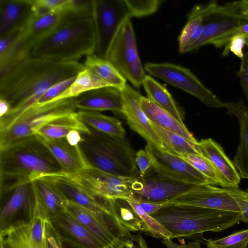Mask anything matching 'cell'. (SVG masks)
I'll use <instances>...</instances> for the list:
<instances>
[{"mask_svg": "<svg viewBox=\"0 0 248 248\" xmlns=\"http://www.w3.org/2000/svg\"><path fill=\"white\" fill-rule=\"evenodd\" d=\"M78 61L64 62L30 57L12 69L0 74V98L15 108L32 105L48 88L76 77L85 69Z\"/></svg>", "mask_w": 248, "mask_h": 248, "instance_id": "6da1fadb", "label": "cell"}, {"mask_svg": "<svg viewBox=\"0 0 248 248\" xmlns=\"http://www.w3.org/2000/svg\"><path fill=\"white\" fill-rule=\"evenodd\" d=\"M61 171L52 154L35 135L0 149L1 195L44 175Z\"/></svg>", "mask_w": 248, "mask_h": 248, "instance_id": "7a4b0ae2", "label": "cell"}, {"mask_svg": "<svg viewBox=\"0 0 248 248\" xmlns=\"http://www.w3.org/2000/svg\"><path fill=\"white\" fill-rule=\"evenodd\" d=\"M151 216L171 232L172 239L221 232L241 219L240 212L187 205L165 204Z\"/></svg>", "mask_w": 248, "mask_h": 248, "instance_id": "3957f363", "label": "cell"}, {"mask_svg": "<svg viewBox=\"0 0 248 248\" xmlns=\"http://www.w3.org/2000/svg\"><path fill=\"white\" fill-rule=\"evenodd\" d=\"M96 38L92 18L65 20L32 48L31 56L59 61H78L94 54Z\"/></svg>", "mask_w": 248, "mask_h": 248, "instance_id": "277c9868", "label": "cell"}, {"mask_svg": "<svg viewBox=\"0 0 248 248\" xmlns=\"http://www.w3.org/2000/svg\"><path fill=\"white\" fill-rule=\"evenodd\" d=\"M90 129V132L81 134L83 140L78 145L91 166L118 176H138L136 152L125 137L112 136Z\"/></svg>", "mask_w": 248, "mask_h": 248, "instance_id": "5b68a950", "label": "cell"}, {"mask_svg": "<svg viewBox=\"0 0 248 248\" xmlns=\"http://www.w3.org/2000/svg\"><path fill=\"white\" fill-rule=\"evenodd\" d=\"M31 186L28 217L0 229V248H49L48 236L53 224L34 182Z\"/></svg>", "mask_w": 248, "mask_h": 248, "instance_id": "8992f818", "label": "cell"}, {"mask_svg": "<svg viewBox=\"0 0 248 248\" xmlns=\"http://www.w3.org/2000/svg\"><path fill=\"white\" fill-rule=\"evenodd\" d=\"M75 98L35 104L0 131V149L18 140L34 135L37 130L51 120L75 111Z\"/></svg>", "mask_w": 248, "mask_h": 248, "instance_id": "52a82bcc", "label": "cell"}, {"mask_svg": "<svg viewBox=\"0 0 248 248\" xmlns=\"http://www.w3.org/2000/svg\"><path fill=\"white\" fill-rule=\"evenodd\" d=\"M64 174L88 195L101 202L106 203L110 200L126 201L133 197L132 187L136 177L114 175L91 165L77 173Z\"/></svg>", "mask_w": 248, "mask_h": 248, "instance_id": "ba28073f", "label": "cell"}, {"mask_svg": "<svg viewBox=\"0 0 248 248\" xmlns=\"http://www.w3.org/2000/svg\"><path fill=\"white\" fill-rule=\"evenodd\" d=\"M39 178L52 183L62 191L68 200L93 213L120 242H124L131 237L130 232L118 221L114 203L106 204L93 198L61 171L46 175Z\"/></svg>", "mask_w": 248, "mask_h": 248, "instance_id": "9c48e42d", "label": "cell"}, {"mask_svg": "<svg viewBox=\"0 0 248 248\" xmlns=\"http://www.w3.org/2000/svg\"><path fill=\"white\" fill-rule=\"evenodd\" d=\"M106 59L135 88L142 85L146 75L139 55L130 19L125 21L118 30Z\"/></svg>", "mask_w": 248, "mask_h": 248, "instance_id": "30bf717a", "label": "cell"}, {"mask_svg": "<svg viewBox=\"0 0 248 248\" xmlns=\"http://www.w3.org/2000/svg\"><path fill=\"white\" fill-rule=\"evenodd\" d=\"M131 17L125 0H93L92 18L96 38L94 55L106 59L118 30Z\"/></svg>", "mask_w": 248, "mask_h": 248, "instance_id": "8fae6325", "label": "cell"}, {"mask_svg": "<svg viewBox=\"0 0 248 248\" xmlns=\"http://www.w3.org/2000/svg\"><path fill=\"white\" fill-rule=\"evenodd\" d=\"M144 69L151 75L193 95L207 107H224V102L186 68L167 62H149L145 65Z\"/></svg>", "mask_w": 248, "mask_h": 248, "instance_id": "7c38bea8", "label": "cell"}, {"mask_svg": "<svg viewBox=\"0 0 248 248\" xmlns=\"http://www.w3.org/2000/svg\"><path fill=\"white\" fill-rule=\"evenodd\" d=\"M197 186L168 177L152 167L143 177L140 174L136 177L132 189L133 197L139 202L164 205Z\"/></svg>", "mask_w": 248, "mask_h": 248, "instance_id": "4fadbf2b", "label": "cell"}, {"mask_svg": "<svg viewBox=\"0 0 248 248\" xmlns=\"http://www.w3.org/2000/svg\"><path fill=\"white\" fill-rule=\"evenodd\" d=\"M240 190L239 188H219L213 185H198L164 205H187L240 212L236 202V197Z\"/></svg>", "mask_w": 248, "mask_h": 248, "instance_id": "5bb4252c", "label": "cell"}, {"mask_svg": "<svg viewBox=\"0 0 248 248\" xmlns=\"http://www.w3.org/2000/svg\"><path fill=\"white\" fill-rule=\"evenodd\" d=\"M145 150L151 155L153 168L158 173L170 178L197 185H216L180 156L163 151L147 143Z\"/></svg>", "mask_w": 248, "mask_h": 248, "instance_id": "9a60e30c", "label": "cell"}, {"mask_svg": "<svg viewBox=\"0 0 248 248\" xmlns=\"http://www.w3.org/2000/svg\"><path fill=\"white\" fill-rule=\"evenodd\" d=\"M123 97L122 114L131 129L139 134L147 143L165 151L162 141L140 105L141 95L126 84L121 90Z\"/></svg>", "mask_w": 248, "mask_h": 248, "instance_id": "2e32d148", "label": "cell"}, {"mask_svg": "<svg viewBox=\"0 0 248 248\" xmlns=\"http://www.w3.org/2000/svg\"><path fill=\"white\" fill-rule=\"evenodd\" d=\"M50 220L62 242L74 248H108L66 211Z\"/></svg>", "mask_w": 248, "mask_h": 248, "instance_id": "e0dca14e", "label": "cell"}, {"mask_svg": "<svg viewBox=\"0 0 248 248\" xmlns=\"http://www.w3.org/2000/svg\"><path fill=\"white\" fill-rule=\"evenodd\" d=\"M197 148L201 155L207 159L214 168L223 188H239L241 177L223 148L211 138L198 141Z\"/></svg>", "mask_w": 248, "mask_h": 248, "instance_id": "ac0fdd59", "label": "cell"}, {"mask_svg": "<svg viewBox=\"0 0 248 248\" xmlns=\"http://www.w3.org/2000/svg\"><path fill=\"white\" fill-rule=\"evenodd\" d=\"M75 105L76 108L80 110H110L122 113L121 90L110 86L92 90L76 97Z\"/></svg>", "mask_w": 248, "mask_h": 248, "instance_id": "d6986e66", "label": "cell"}, {"mask_svg": "<svg viewBox=\"0 0 248 248\" xmlns=\"http://www.w3.org/2000/svg\"><path fill=\"white\" fill-rule=\"evenodd\" d=\"M35 135L52 154L59 164L62 172L74 174L90 165L79 145H71L65 138L48 140Z\"/></svg>", "mask_w": 248, "mask_h": 248, "instance_id": "ffe728a7", "label": "cell"}, {"mask_svg": "<svg viewBox=\"0 0 248 248\" xmlns=\"http://www.w3.org/2000/svg\"><path fill=\"white\" fill-rule=\"evenodd\" d=\"M33 13L32 0H0V39L22 29Z\"/></svg>", "mask_w": 248, "mask_h": 248, "instance_id": "44dd1931", "label": "cell"}, {"mask_svg": "<svg viewBox=\"0 0 248 248\" xmlns=\"http://www.w3.org/2000/svg\"><path fill=\"white\" fill-rule=\"evenodd\" d=\"M224 108L238 121L240 140L232 162L241 178L248 179V107L240 99L225 102Z\"/></svg>", "mask_w": 248, "mask_h": 248, "instance_id": "7402d4cb", "label": "cell"}, {"mask_svg": "<svg viewBox=\"0 0 248 248\" xmlns=\"http://www.w3.org/2000/svg\"><path fill=\"white\" fill-rule=\"evenodd\" d=\"M65 20L59 11L43 14L33 13L25 26L21 30V35L32 48L41 40L49 35Z\"/></svg>", "mask_w": 248, "mask_h": 248, "instance_id": "603a6c76", "label": "cell"}, {"mask_svg": "<svg viewBox=\"0 0 248 248\" xmlns=\"http://www.w3.org/2000/svg\"><path fill=\"white\" fill-rule=\"evenodd\" d=\"M66 211L99 239L108 248H116L122 243L106 224L93 213L68 200Z\"/></svg>", "mask_w": 248, "mask_h": 248, "instance_id": "cb8c5ba5", "label": "cell"}, {"mask_svg": "<svg viewBox=\"0 0 248 248\" xmlns=\"http://www.w3.org/2000/svg\"><path fill=\"white\" fill-rule=\"evenodd\" d=\"M21 30L0 39V74L31 57L32 48L22 38Z\"/></svg>", "mask_w": 248, "mask_h": 248, "instance_id": "d4e9b609", "label": "cell"}, {"mask_svg": "<svg viewBox=\"0 0 248 248\" xmlns=\"http://www.w3.org/2000/svg\"><path fill=\"white\" fill-rule=\"evenodd\" d=\"M248 22V18L238 13L223 15L221 19L206 22L202 34L195 43L186 47L182 53H186L212 43L239 25Z\"/></svg>", "mask_w": 248, "mask_h": 248, "instance_id": "484cf974", "label": "cell"}, {"mask_svg": "<svg viewBox=\"0 0 248 248\" xmlns=\"http://www.w3.org/2000/svg\"><path fill=\"white\" fill-rule=\"evenodd\" d=\"M140 105L151 122L166 130L179 134L194 143H198V141L185 124H181L170 113L148 97L141 95Z\"/></svg>", "mask_w": 248, "mask_h": 248, "instance_id": "4316f807", "label": "cell"}, {"mask_svg": "<svg viewBox=\"0 0 248 248\" xmlns=\"http://www.w3.org/2000/svg\"><path fill=\"white\" fill-rule=\"evenodd\" d=\"M72 130L81 134L90 132V129L79 118L77 112H70L49 122L37 130L34 135L48 140L65 138Z\"/></svg>", "mask_w": 248, "mask_h": 248, "instance_id": "83f0119b", "label": "cell"}, {"mask_svg": "<svg viewBox=\"0 0 248 248\" xmlns=\"http://www.w3.org/2000/svg\"><path fill=\"white\" fill-rule=\"evenodd\" d=\"M80 120L88 127L108 135L124 138L125 131L117 118L104 115L98 111H77Z\"/></svg>", "mask_w": 248, "mask_h": 248, "instance_id": "f1b7e54d", "label": "cell"}, {"mask_svg": "<svg viewBox=\"0 0 248 248\" xmlns=\"http://www.w3.org/2000/svg\"><path fill=\"white\" fill-rule=\"evenodd\" d=\"M142 86L148 98L185 124L180 108L167 89L151 77L146 75Z\"/></svg>", "mask_w": 248, "mask_h": 248, "instance_id": "f546056e", "label": "cell"}, {"mask_svg": "<svg viewBox=\"0 0 248 248\" xmlns=\"http://www.w3.org/2000/svg\"><path fill=\"white\" fill-rule=\"evenodd\" d=\"M33 182L50 219L66 211L68 199L56 186L42 178Z\"/></svg>", "mask_w": 248, "mask_h": 248, "instance_id": "4dcf8cb0", "label": "cell"}, {"mask_svg": "<svg viewBox=\"0 0 248 248\" xmlns=\"http://www.w3.org/2000/svg\"><path fill=\"white\" fill-rule=\"evenodd\" d=\"M83 64L110 87L121 90L126 85V80L106 59L93 54L86 57Z\"/></svg>", "mask_w": 248, "mask_h": 248, "instance_id": "1f68e13d", "label": "cell"}, {"mask_svg": "<svg viewBox=\"0 0 248 248\" xmlns=\"http://www.w3.org/2000/svg\"><path fill=\"white\" fill-rule=\"evenodd\" d=\"M31 197V183L21 185L15 189L12 196L0 211V229L9 225L14 217L21 209L25 208L27 211Z\"/></svg>", "mask_w": 248, "mask_h": 248, "instance_id": "d6a6232c", "label": "cell"}, {"mask_svg": "<svg viewBox=\"0 0 248 248\" xmlns=\"http://www.w3.org/2000/svg\"><path fill=\"white\" fill-rule=\"evenodd\" d=\"M108 86H110L91 70L85 68L78 74L74 81L66 90L50 102L76 98L87 91Z\"/></svg>", "mask_w": 248, "mask_h": 248, "instance_id": "836d02e7", "label": "cell"}, {"mask_svg": "<svg viewBox=\"0 0 248 248\" xmlns=\"http://www.w3.org/2000/svg\"><path fill=\"white\" fill-rule=\"evenodd\" d=\"M151 123L159 136L166 151L179 156L188 154H200L197 148L198 143H194L179 134Z\"/></svg>", "mask_w": 248, "mask_h": 248, "instance_id": "e575fe53", "label": "cell"}, {"mask_svg": "<svg viewBox=\"0 0 248 248\" xmlns=\"http://www.w3.org/2000/svg\"><path fill=\"white\" fill-rule=\"evenodd\" d=\"M140 217L146 230V234L162 239H172V234L162 224L148 214L133 197L126 200Z\"/></svg>", "mask_w": 248, "mask_h": 248, "instance_id": "d590c367", "label": "cell"}, {"mask_svg": "<svg viewBox=\"0 0 248 248\" xmlns=\"http://www.w3.org/2000/svg\"><path fill=\"white\" fill-rule=\"evenodd\" d=\"M120 223L129 232L142 231L146 233V228L140 217L128 204L123 200H115Z\"/></svg>", "mask_w": 248, "mask_h": 248, "instance_id": "8d00e7d4", "label": "cell"}, {"mask_svg": "<svg viewBox=\"0 0 248 248\" xmlns=\"http://www.w3.org/2000/svg\"><path fill=\"white\" fill-rule=\"evenodd\" d=\"M203 20L204 17L201 16L188 17L187 22L178 38L179 50L181 53L200 38L203 28Z\"/></svg>", "mask_w": 248, "mask_h": 248, "instance_id": "74e56055", "label": "cell"}, {"mask_svg": "<svg viewBox=\"0 0 248 248\" xmlns=\"http://www.w3.org/2000/svg\"><path fill=\"white\" fill-rule=\"evenodd\" d=\"M59 12L67 19L92 18L93 0H67Z\"/></svg>", "mask_w": 248, "mask_h": 248, "instance_id": "f35d334b", "label": "cell"}, {"mask_svg": "<svg viewBox=\"0 0 248 248\" xmlns=\"http://www.w3.org/2000/svg\"><path fill=\"white\" fill-rule=\"evenodd\" d=\"M205 241L206 248H247L248 229L234 232L222 238Z\"/></svg>", "mask_w": 248, "mask_h": 248, "instance_id": "ab89813d", "label": "cell"}, {"mask_svg": "<svg viewBox=\"0 0 248 248\" xmlns=\"http://www.w3.org/2000/svg\"><path fill=\"white\" fill-rule=\"evenodd\" d=\"M196 170L214 182L216 185H219L218 175L210 161L201 154H188L180 156Z\"/></svg>", "mask_w": 248, "mask_h": 248, "instance_id": "60d3db41", "label": "cell"}, {"mask_svg": "<svg viewBox=\"0 0 248 248\" xmlns=\"http://www.w3.org/2000/svg\"><path fill=\"white\" fill-rule=\"evenodd\" d=\"M125 1L132 17H143L154 14L157 11L162 2L159 0Z\"/></svg>", "mask_w": 248, "mask_h": 248, "instance_id": "b9f144b4", "label": "cell"}, {"mask_svg": "<svg viewBox=\"0 0 248 248\" xmlns=\"http://www.w3.org/2000/svg\"><path fill=\"white\" fill-rule=\"evenodd\" d=\"M76 77L60 81L48 88L40 97L36 104L42 105L48 103L59 96L72 84Z\"/></svg>", "mask_w": 248, "mask_h": 248, "instance_id": "7bdbcfd3", "label": "cell"}, {"mask_svg": "<svg viewBox=\"0 0 248 248\" xmlns=\"http://www.w3.org/2000/svg\"><path fill=\"white\" fill-rule=\"evenodd\" d=\"M245 46L248 47V37L243 34H237L233 36L226 45L222 55L226 56L229 51H231L238 58L242 59L244 55L243 49Z\"/></svg>", "mask_w": 248, "mask_h": 248, "instance_id": "ee69618b", "label": "cell"}, {"mask_svg": "<svg viewBox=\"0 0 248 248\" xmlns=\"http://www.w3.org/2000/svg\"><path fill=\"white\" fill-rule=\"evenodd\" d=\"M67 0H32V8L35 14L59 11Z\"/></svg>", "mask_w": 248, "mask_h": 248, "instance_id": "f6af8a7d", "label": "cell"}, {"mask_svg": "<svg viewBox=\"0 0 248 248\" xmlns=\"http://www.w3.org/2000/svg\"><path fill=\"white\" fill-rule=\"evenodd\" d=\"M237 34H243L248 38V22L239 25L217 39L212 43V45L216 47H222L227 45L232 38Z\"/></svg>", "mask_w": 248, "mask_h": 248, "instance_id": "bcb514c9", "label": "cell"}, {"mask_svg": "<svg viewBox=\"0 0 248 248\" xmlns=\"http://www.w3.org/2000/svg\"><path fill=\"white\" fill-rule=\"evenodd\" d=\"M135 163L139 169L140 177H143L153 165L151 155L145 150L143 149L136 152Z\"/></svg>", "mask_w": 248, "mask_h": 248, "instance_id": "7dc6e473", "label": "cell"}, {"mask_svg": "<svg viewBox=\"0 0 248 248\" xmlns=\"http://www.w3.org/2000/svg\"><path fill=\"white\" fill-rule=\"evenodd\" d=\"M237 76L248 102V52L244 53Z\"/></svg>", "mask_w": 248, "mask_h": 248, "instance_id": "c3c4849f", "label": "cell"}, {"mask_svg": "<svg viewBox=\"0 0 248 248\" xmlns=\"http://www.w3.org/2000/svg\"><path fill=\"white\" fill-rule=\"evenodd\" d=\"M236 202L240 210L241 221L248 223V191L241 189L236 197Z\"/></svg>", "mask_w": 248, "mask_h": 248, "instance_id": "681fc988", "label": "cell"}, {"mask_svg": "<svg viewBox=\"0 0 248 248\" xmlns=\"http://www.w3.org/2000/svg\"><path fill=\"white\" fill-rule=\"evenodd\" d=\"M161 242L167 248H200L201 247L198 241L189 242L186 244H178L170 239H162Z\"/></svg>", "mask_w": 248, "mask_h": 248, "instance_id": "f907efd6", "label": "cell"}, {"mask_svg": "<svg viewBox=\"0 0 248 248\" xmlns=\"http://www.w3.org/2000/svg\"><path fill=\"white\" fill-rule=\"evenodd\" d=\"M139 202L143 209L150 215L155 214L164 206L162 203L146 202Z\"/></svg>", "mask_w": 248, "mask_h": 248, "instance_id": "816d5d0a", "label": "cell"}, {"mask_svg": "<svg viewBox=\"0 0 248 248\" xmlns=\"http://www.w3.org/2000/svg\"><path fill=\"white\" fill-rule=\"evenodd\" d=\"M67 142L72 146H77L83 140L81 133L77 130L70 131L66 136Z\"/></svg>", "mask_w": 248, "mask_h": 248, "instance_id": "f5cc1de1", "label": "cell"}, {"mask_svg": "<svg viewBox=\"0 0 248 248\" xmlns=\"http://www.w3.org/2000/svg\"><path fill=\"white\" fill-rule=\"evenodd\" d=\"M233 3L238 13L248 18V0L234 1Z\"/></svg>", "mask_w": 248, "mask_h": 248, "instance_id": "db71d44e", "label": "cell"}, {"mask_svg": "<svg viewBox=\"0 0 248 248\" xmlns=\"http://www.w3.org/2000/svg\"><path fill=\"white\" fill-rule=\"evenodd\" d=\"M116 248H141L138 241L137 235H133L131 239L122 243Z\"/></svg>", "mask_w": 248, "mask_h": 248, "instance_id": "11a10c76", "label": "cell"}, {"mask_svg": "<svg viewBox=\"0 0 248 248\" xmlns=\"http://www.w3.org/2000/svg\"><path fill=\"white\" fill-rule=\"evenodd\" d=\"M12 108V106L7 100L0 98V117L8 114Z\"/></svg>", "mask_w": 248, "mask_h": 248, "instance_id": "9f6ffc18", "label": "cell"}, {"mask_svg": "<svg viewBox=\"0 0 248 248\" xmlns=\"http://www.w3.org/2000/svg\"><path fill=\"white\" fill-rule=\"evenodd\" d=\"M138 241L141 248H149L145 240L140 233L137 234Z\"/></svg>", "mask_w": 248, "mask_h": 248, "instance_id": "6f0895ef", "label": "cell"}, {"mask_svg": "<svg viewBox=\"0 0 248 248\" xmlns=\"http://www.w3.org/2000/svg\"><path fill=\"white\" fill-rule=\"evenodd\" d=\"M61 248H67V247H64V246H62V245Z\"/></svg>", "mask_w": 248, "mask_h": 248, "instance_id": "680465c9", "label": "cell"}]
</instances>
